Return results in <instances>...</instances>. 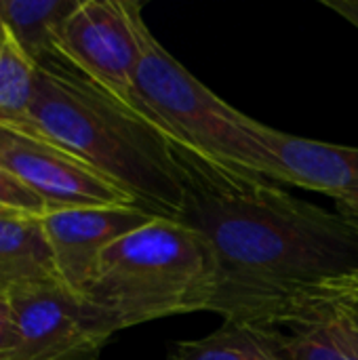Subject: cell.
<instances>
[{"mask_svg":"<svg viewBox=\"0 0 358 360\" xmlns=\"http://www.w3.org/2000/svg\"><path fill=\"white\" fill-rule=\"evenodd\" d=\"M167 139L184 186L177 219L207 240L215 259L209 312L255 329L358 314V232L348 219Z\"/></svg>","mask_w":358,"mask_h":360,"instance_id":"obj_1","label":"cell"},{"mask_svg":"<svg viewBox=\"0 0 358 360\" xmlns=\"http://www.w3.org/2000/svg\"><path fill=\"white\" fill-rule=\"evenodd\" d=\"M335 211H338L344 219H348L350 226L358 232V194L357 196L346 198V200L335 202Z\"/></svg>","mask_w":358,"mask_h":360,"instance_id":"obj_19","label":"cell"},{"mask_svg":"<svg viewBox=\"0 0 358 360\" xmlns=\"http://www.w3.org/2000/svg\"><path fill=\"white\" fill-rule=\"evenodd\" d=\"M152 217L158 215L137 205L80 207L46 213L42 226L61 283L76 295L87 297L103 251Z\"/></svg>","mask_w":358,"mask_h":360,"instance_id":"obj_8","label":"cell"},{"mask_svg":"<svg viewBox=\"0 0 358 360\" xmlns=\"http://www.w3.org/2000/svg\"><path fill=\"white\" fill-rule=\"evenodd\" d=\"M141 8L135 0H80L59 40V55L68 63L127 105L150 30Z\"/></svg>","mask_w":358,"mask_h":360,"instance_id":"obj_6","label":"cell"},{"mask_svg":"<svg viewBox=\"0 0 358 360\" xmlns=\"http://www.w3.org/2000/svg\"><path fill=\"white\" fill-rule=\"evenodd\" d=\"M0 215H11V211H6V209H0ZM13 215H17V213H13Z\"/></svg>","mask_w":358,"mask_h":360,"instance_id":"obj_20","label":"cell"},{"mask_svg":"<svg viewBox=\"0 0 358 360\" xmlns=\"http://www.w3.org/2000/svg\"><path fill=\"white\" fill-rule=\"evenodd\" d=\"M131 108L181 146L274 179V158L262 139L264 122L217 97L150 30L133 78Z\"/></svg>","mask_w":358,"mask_h":360,"instance_id":"obj_4","label":"cell"},{"mask_svg":"<svg viewBox=\"0 0 358 360\" xmlns=\"http://www.w3.org/2000/svg\"><path fill=\"white\" fill-rule=\"evenodd\" d=\"M38 283H61L42 219L0 215V295Z\"/></svg>","mask_w":358,"mask_h":360,"instance_id":"obj_10","label":"cell"},{"mask_svg":"<svg viewBox=\"0 0 358 360\" xmlns=\"http://www.w3.org/2000/svg\"><path fill=\"white\" fill-rule=\"evenodd\" d=\"M19 329L13 360H97L118 327L63 283L23 285L6 293Z\"/></svg>","mask_w":358,"mask_h":360,"instance_id":"obj_5","label":"cell"},{"mask_svg":"<svg viewBox=\"0 0 358 360\" xmlns=\"http://www.w3.org/2000/svg\"><path fill=\"white\" fill-rule=\"evenodd\" d=\"M215 259L207 240L173 217H152L110 245L87 300L106 310L118 331L211 308Z\"/></svg>","mask_w":358,"mask_h":360,"instance_id":"obj_3","label":"cell"},{"mask_svg":"<svg viewBox=\"0 0 358 360\" xmlns=\"http://www.w3.org/2000/svg\"><path fill=\"white\" fill-rule=\"evenodd\" d=\"M80 0H0V21L23 55L38 65L59 57L68 17Z\"/></svg>","mask_w":358,"mask_h":360,"instance_id":"obj_11","label":"cell"},{"mask_svg":"<svg viewBox=\"0 0 358 360\" xmlns=\"http://www.w3.org/2000/svg\"><path fill=\"white\" fill-rule=\"evenodd\" d=\"M0 122L72 152L152 215L179 217L184 186L167 135L61 55L36 65L27 108Z\"/></svg>","mask_w":358,"mask_h":360,"instance_id":"obj_2","label":"cell"},{"mask_svg":"<svg viewBox=\"0 0 358 360\" xmlns=\"http://www.w3.org/2000/svg\"><path fill=\"white\" fill-rule=\"evenodd\" d=\"M2 27H4V25H2V21H0V30H2Z\"/></svg>","mask_w":358,"mask_h":360,"instance_id":"obj_21","label":"cell"},{"mask_svg":"<svg viewBox=\"0 0 358 360\" xmlns=\"http://www.w3.org/2000/svg\"><path fill=\"white\" fill-rule=\"evenodd\" d=\"M262 139L274 158L276 184L312 190L335 202L358 194V148L314 141L268 124Z\"/></svg>","mask_w":358,"mask_h":360,"instance_id":"obj_9","label":"cell"},{"mask_svg":"<svg viewBox=\"0 0 358 360\" xmlns=\"http://www.w3.org/2000/svg\"><path fill=\"white\" fill-rule=\"evenodd\" d=\"M0 209H6L23 217H36V219H42L49 213L44 200L2 167H0Z\"/></svg>","mask_w":358,"mask_h":360,"instance_id":"obj_15","label":"cell"},{"mask_svg":"<svg viewBox=\"0 0 358 360\" xmlns=\"http://www.w3.org/2000/svg\"><path fill=\"white\" fill-rule=\"evenodd\" d=\"M165 360H276L266 348L260 331L249 325L224 321V325L190 342H177Z\"/></svg>","mask_w":358,"mask_h":360,"instance_id":"obj_12","label":"cell"},{"mask_svg":"<svg viewBox=\"0 0 358 360\" xmlns=\"http://www.w3.org/2000/svg\"><path fill=\"white\" fill-rule=\"evenodd\" d=\"M19 350V329L13 308L4 295H0V360H13Z\"/></svg>","mask_w":358,"mask_h":360,"instance_id":"obj_17","label":"cell"},{"mask_svg":"<svg viewBox=\"0 0 358 360\" xmlns=\"http://www.w3.org/2000/svg\"><path fill=\"white\" fill-rule=\"evenodd\" d=\"M257 331L276 360H357L331 338L327 323Z\"/></svg>","mask_w":358,"mask_h":360,"instance_id":"obj_13","label":"cell"},{"mask_svg":"<svg viewBox=\"0 0 358 360\" xmlns=\"http://www.w3.org/2000/svg\"><path fill=\"white\" fill-rule=\"evenodd\" d=\"M0 167L34 190L51 211L137 205L122 188L51 139L0 122ZM139 207V205H137Z\"/></svg>","mask_w":358,"mask_h":360,"instance_id":"obj_7","label":"cell"},{"mask_svg":"<svg viewBox=\"0 0 358 360\" xmlns=\"http://www.w3.org/2000/svg\"><path fill=\"white\" fill-rule=\"evenodd\" d=\"M36 65L15 44L11 34L0 30V120L21 114L34 91Z\"/></svg>","mask_w":358,"mask_h":360,"instance_id":"obj_14","label":"cell"},{"mask_svg":"<svg viewBox=\"0 0 358 360\" xmlns=\"http://www.w3.org/2000/svg\"><path fill=\"white\" fill-rule=\"evenodd\" d=\"M327 329L331 338L358 360V314L357 312H338L327 319Z\"/></svg>","mask_w":358,"mask_h":360,"instance_id":"obj_16","label":"cell"},{"mask_svg":"<svg viewBox=\"0 0 358 360\" xmlns=\"http://www.w3.org/2000/svg\"><path fill=\"white\" fill-rule=\"evenodd\" d=\"M323 4L358 30V0H323Z\"/></svg>","mask_w":358,"mask_h":360,"instance_id":"obj_18","label":"cell"}]
</instances>
